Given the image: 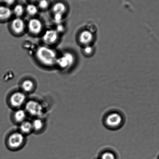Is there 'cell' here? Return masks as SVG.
Here are the masks:
<instances>
[{
	"instance_id": "6da1fadb",
	"label": "cell",
	"mask_w": 159,
	"mask_h": 159,
	"mask_svg": "<svg viewBox=\"0 0 159 159\" xmlns=\"http://www.w3.org/2000/svg\"><path fill=\"white\" fill-rule=\"evenodd\" d=\"M58 57L55 49L46 45L40 46L37 49L35 53V57L38 62L41 65L48 68L56 66Z\"/></svg>"
},
{
	"instance_id": "7a4b0ae2",
	"label": "cell",
	"mask_w": 159,
	"mask_h": 159,
	"mask_svg": "<svg viewBox=\"0 0 159 159\" xmlns=\"http://www.w3.org/2000/svg\"><path fill=\"white\" fill-rule=\"evenodd\" d=\"M26 136L18 129L11 131L7 134L5 139V144L9 149L17 151L22 149L25 145Z\"/></svg>"
},
{
	"instance_id": "3957f363",
	"label": "cell",
	"mask_w": 159,
	"mask_h": 159,
	"mask_svg": "<svg viewBox=\"0 0 159 159\" xmlns=\"http://www.w3.org/2000/svg\"><path fill=\"white\" fill-rule=\"evenodd\" d=\"M27 95L20 89L13 91L7 96V104L13 110L22 108L28 100Z\"/></svg>"
},
{
	"instance_id": "277c9868",
	"label": "cell",
	"mask_w": 159,
	"mask_h": 159,
	"mask_svg": "<svg viewBox=\"0 0 159 159\" xmlns=\"http://www.w3.org/2000/svg\"><path fill=\"white\" fill-rule=\"evenodd\" d=\"M24 109L28 116H29L33 118L43 117L44 112V106L42 103L34 99H28Z\"/></svg>"
},
{
	"instance_id": "5b68a950",
	"label": "cell",
	"mask_w": 159,
	"mask_h": 159,
	"mask_svg": "<svg viewBox=\"0 0 159 159\" xmlns=\"http://www.w3.org/2000/svg\"><path fill=\"white\" fill-rule=\"evenodd\" d=\"M96 38V34L95 28L87 26L80 32L78 35V41L82 47L93 45Z\"/></svg>"
},
{
	"instance_id": "8992f818",
	"label": "cell",
	"mask_w": 159,
	"mask_h": 159,
	"mask_svg": "<svg viewBox=\"0 0 159 159\" xmlns=\"http://www.w3.org/2000/svg\"><path fill=\"white\" fill-rule=\"evenodd\" d=\"M76 61V57L73 53L69 51L65 52L58 57L56 66L61 70H68L75 65Z\"/></svg>"
},
{
	"instance_id": "52a82bcc",
	"label": "cell",
	"mask_w": 159,
	"mask_h": 159,
	"mask_svg": "<svg viewBox=\"0 0 159 159\" xmlns=\"http://www.w3.org/2000/svg\"><path fill=\"white\" fill-rule=\"evenodd\" d=\"M59 37L60 34L55 29H49L44 32L42 39L45 45L50 46L58 42Z\"/></svg>"
},
{
	"instance_id": "ba28073f",
	"label": "cell",
	"mask_w": 159,
	"mask_h": 159,
	"mask_svg": "<svg viewBox=\"0 0 159 159\" xmlns=\"http://www.w3.org/2000/svg\"><path fill=\"white\" fill-rule=\"evenodd\" d=\"M26 28L27 25L24 20L21 18H15L11 22V30L15 35H22L25 32Z\"/></svg>"
},
{
	"instance_id": "9c48e42d",
	"label": "cell",
	"mask_w": 159,
	"mask_h": 159,
	"mask_svg": "<svg viewBox=\"0 0 159 159\" xmlns=\"http://www.w3.org/2000/svg\"><path fill=\"white\" fill-rule=\"evenodd\" d=\"M27 27L31 34L34 35H38L42 32L43 25L42 22L39 19L33 18L29 20Z\"/></svg>"
},
{
	"instance_id": "30bf717a",
	"label": "cell",
	"mask_w": 159,
	"mask_h": 159,
	"mask_svg": "<svg viewBox=\"0 0 159 159\" xmlns=\"http://www.w3.org/2000/svg\"><path fill=\"white\" fill-rule=\"evenodd\" d=\"M27 116L28 115L25 109L20 108L13 110L11 115V118L14 123L18 125L27 120Z\"/></svg>"
},
{
	"instance_id": "8fae6325",
	"label": "cell",
	"mask_w": 159,
	"mask_h": 159,
	"mask_svg": "<svg viewBox=\"0 0 159 159\" xmlns=\"http://www.w3.org/2000/svg\"><path fill=\"white\" fill-rule=\"evenodd\" d=\"M122 118L119 114L113 113L108 116L106 119V123L110 127H116L121 124Z\"/></svg>"
},
{
	"instance_id": "7c38bea8",
	"label": "cell",
	"mask_w": 159,
	"mask_h": 159,
	"mask_svg": "<svg viewBox=\"0 0 159 159\" xmlns=\"http://www.w3.org/2000/svg\"><path fill=\"white\" fill-rule=\"evenodd\" d=\"M32 121L34 132L40 133L44 130L46 126V121L43 117L34 118Z\"/></svg>"
},
{
	"instance_id": "4fadbf2b",
	"label": "cell",
	"mask_w": 159,
	"mask_h": 159,
	"mask_svg": "<svg viewBox=\"0 0 159 159\" xmlns=\"http://www.w3.org/2000/svg\"><path fill=\"white\" fill-rule=\"evenodd\" d=\"M18 130L25 136L34 132L31 121L28 120H26L25 121L18 125Z\"/></svg>"
},
{
	"instance_id": "5bb4252c",
	"label": "cell",
	"mask_w": 159,
	"mask_h": 159,
	"mask_svg": "<svg viewBox=\"0 0 159 159\" xmlns=\"http://www.w3.org/2000/svg\"><path fill=\"white\" fill-rule=\"evenodd\" d=\"M35 84L33 81L30 79H26L21 84L20 90L26 94H30L35 90Z\"/></svg>"
},
{
	"instance_id": "9a60e30c",
	"label": "cell",
	"mask_w": 159,
	"mask_h": 159,
	"mask_svg": "<svg viewBox=\"0 0 159 159\" xmlns=\"http://www.w3.org/2000/svg\"><path fill=\"white\" fill-rule=\"evenodd\" d=\"M13 15L12 10L6 6H0V22H5Z\"/></svg>"
},
{
	"instance_id": "2e32d148",
	"label": "cell",
	"mask_w": 159,
	"mask_h": 159,
	"mask_svg": "<svg viewBox=\"0 0 159 159\" xmlns=\"http://www.w3.org/2000/svg\"><path fill=\"white\" fill-rule=\"evenodd\" d=\"M52 11L54 14H58L64 16L65 14L67 12V8L65 4L62 2H58L54 5Z\"/></svg>"
},
{
	"instance_id": "e0dca14e",
	"label": "cell",
	"mask_w": 159,
	"mask_h": 159,
	"mask_svg": "<svg viewBox=\"0 0 159 159\" xmlns=\"http://www.w3.org/2000/svg\"><path fill=\"white\" fill-rule=\"evenodd\" d=\"M82 48L83 54L86 57H91L95 54L96 49L94 45L84 46L82 47Z\"/></svg>"
},
{
	"instance_id": "ac0fdd59",
	"label": "cell",
	"mask_w": 159,
	"mask_h": 159,
	"mask_svg": "<svg viewBox=\"0 0 159 159\" xmlns=\"http://www.w3.org/2000/svg\"><path fill=\"white\" fill-rule=\"evenodd\" d=\"M26 13L29 16H34L38 14L39 11L38 7L33 4H29L26 7L25 9Z\"/></svg>"
},
{
	"instance_id": "d6986e66",
	"label": "cell",
	"mask_w": 159,
	"mask_h": 159,
	"mask_svg": "<svg viewBox=\"0 0 159 159\" xmlns=\"http://www.w3.org/2000/svg\"><path fill=\"white\" fill-rule=\"evenodd\" d=\"M12 10L13 15L16 17L21 18L25 11V9L20 4H17L15 6Z\"/></svg>"
},
{
	"instance_id": "ffe728a7",
	"label": "cell",
	"mask_w": 159,
	"mask_h": 159,
	"mask_svg": "<svg viewBox=\"0 0 159 159\" xmlns=\"http://www.w3.org/2000/svg\"><path fill=\"white\" fill-rule=\"evenodd\" d=\"M48 7L49 2L47 0H40L38 2V7L41 10H46Z\"/></svg>"
},
{
	"instance_id": "44dd1931",
	"label": "cell",
	"mask_w": 159,
	"mask_h": 159,
	"mask_svg": "<svg viewBox=\"0 0 159 159\" xmlns=\"http://www.w3.org/2000/svg\"><path fill=\"white\" fill-rule=\"evenodd\" d=\"M64 15H63L55 14H54L53 19L57 24H61V21H62L63 18H64Z\"/></svg>"
},
{
	"instance_id": "7402d4cb",
	"label": "cell",
	"mask_w": 159,
	"mask_h": 159,
	"mask_svg": "<svg viewBox=\"0 0 159 159\" xmlns=\"http://www.w3.org/2000/svg\"><path fill=\"white\" fill-rule=\"evenodd\" d=\"M101 159H115V157L112 152H105L102 154Z\"/></svg>"
},
{
	"instance_id": "603a6c76",
	"label": "cell",
	"mask_w": 159,
	"mask_h": 159,
	"mask_svg": "<svg viewBox=\"0 0 159 159\" xmlns=\"http://www.w3.org/2000/svg\"><path fill=\"white\" fill-rule=\"evenodd\" d=\"M55 29L58 33L60 34L64 31L65 27L61 23V24H57L56 29Z\"/></svg>"
},
{
	"instance_id": "cb8c5ba5",
	"label": "cell",
	"mask_w": 159,
	"mask_h": 159,
	"mask_svg": "<svg viewBox=\"0 0 159 159\" xmlns=\"http://www.w3.org/2000/svg\"><path fill=\"white\" fill-rule=\"evenodd\" d=\"M4 1L7 5L11 6L14 3L15 0H4Z\"/></svg>"
},
{
	"instance_id": "d4e9b609",
	"label": "cell",
	"mask_w": 159,
	"mask_h": 159,
	"mask_svg": "<svg viewBox=\"0 0 159 159\" xmlns=\"http://www.w3.org/2000/svg\"><path fill=\"white\" fill-rule=\"evenodd\" d=\"M30 1H37V0H30Z\"/></svg>"
}]
</instances>
